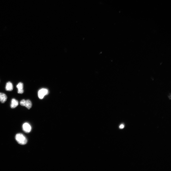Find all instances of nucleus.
<instances>
[{
    "instance_id": "f257e3e1",
    "label": "nucleus",
    "mask_w": 171,
    "mask_h": 171,
    "mask_svg": "<svg viewBox=\"0 0 171 171\" xmlns=\"http://www.w3.org/2000/svg\"><path fill=\"white\" fill-rule=\"evenodd\" d=\"M15 139L18 143L21 145H24L27 142V140L26 137L22 134H17L15 136Z\"/></svg>"
},
{
    "instance_id": "6e6552de",
    "label": "nucleus",
    "mask_w": 171,
    "mask_h": 171,
    "mask_svg": "<svg viewBox=\"0 0 171 171\" xmlns=\"http://www.w3.org/2000/svg\"><path fill=\"white\" fill-rule=\"evenodd\" d=\"M13 89V86L12 83L10 82H7L6 84V90L7 91H11Z\"/></svg>"
},
{
    "instance_id": "39448f33",
    "label": "nucleus",
    "mask_w": 171,
    "mask_h": 171,
    "mask_svg": "<svg viewBox=\"0 0 171 171\" xmlns=\"http://www.w3.org/2000/svg\"><path fill=\"white\" fill-rule=\"evenodd\" d=\"M16 87L18 89V93L22 94L23 93V84L22 83L20 82L16 86Z\"/></svg>"
},
{
    "instance_id": "423d86ee",
    "label": "nucleus",
    "mask_w": 171,
    "mask_h": 171,
    "mask_svg": "<svg viewBox=\"0 0 171 171\" xmlns=\"http://www.w3.org/2000/svg\"><path fill=\"white\" fill-rule=\"evenodd\" d=\"M18 104V101L15 99L13 98L11 100L10 107L12 108H14L17 106Z\"/></svg>"
},
{
    "instance_id": "20e7f679",
    "label": "nucleus",
    "mask_w": 171,
    "mask_h": 171,
    "mask_svg": "<svg viewBox=\"0 0 171 171\" xmlns=\"http://www.w3.org/2000/svg\"><path fill=\"white\" fill-rule=\"evenodd\" d=\"M23 130L26 133L30 132L31 130V127L30 124L27 123L23 124L22 126Z\"/></svg>"
},
{
    "instance_id": "f03ea898",
    "label": "nucleus",
    "mask_w": 171,
    "mask_h": 171,
    "mask_svg": "<svg viewBox=\"0 0 171 171\" xmlns=\"http://www.w3.org/2000/svg\"><path fill=\"white\" fill-rule=\"evenodd\" d=\"M20 103L21 105L24 106L28 109H30L32 106V102L29 100H26L24 99L20 101Z\"/></svg>"
},
{
    "instance_id": "0eeeda50",
    "label": "nucleus",
    "mask_w": 171,
    "mask_h": 171,
    "mask_svg": "<svg viewBox=\"0 0 171 171\" xmlns=\"http://www.w3.org/2000/svg\"><path fill=\"white\" fill-rule=\"evenodd\" d=\"M7 99V96L5 94L0 92V101L1 103H5Z\"/></svg>"
},
{
    "instance_id": "1a4fd4ad",
    "label": "nucleus",
    "mask_w": 171,
    "mask_h": 171,
    "mask_svg": "<svg viewBox=\"0 0 171 171\" xmlns=\"http://www.w3.org/2000/svg\"><path fill=\"white\" fill-rule=\"evenodd\" d=\"M124 125L123 124H121L119 126V128L120 129H122L124 127Z\"/></svg>"
},
{
    "instance_id": "7ed1b4c3",
    "label": "nucleus",
    "mask_w": 171,
    "mask_h": 171,
    "mask_svg": "<svg viewBox=\"0 0 171 171\" xmlns=\"http://www.w3.org/2000/svg\"><path fill=\"white\" fill-rule=\"evenodd\" d=\"M48 93V90L44 88L40 90L38 92V96L39 98L41 99H42Z\"/></svg>"
}]
</instances>
